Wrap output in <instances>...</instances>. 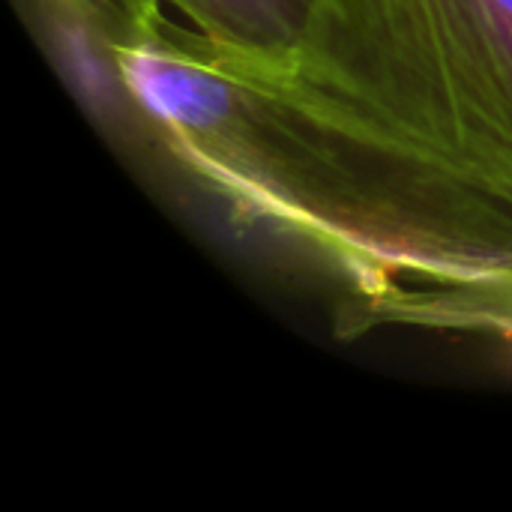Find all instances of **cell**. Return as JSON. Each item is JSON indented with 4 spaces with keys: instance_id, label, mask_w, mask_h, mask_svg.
Segmentation results:
<instances>
[{
    "instance_id": "6da1fadb",
    "label": "cell",
    "mask_w": 512,
    "mask_h": 512,
    "mask_svg": "<svg viewBox=\"0 0 512 512\" xmlns=\"http://www.w3.org/2000/svg\"><path fill=\"white\" fill-rule=\"evenodd\" d=\"M372 42L399 117L512 201V0H306Z\"/></svg>"
},
{
    "instance_id": "7a4b0ae2",
    "label": "cell",
    "mask_w": 512,
    "mask_h": 512,
    "mask_svg": "<svg viewBox=\"0 0 512 512\" xmlns=\"http://www.w3.org/2000/svg\"><path fill=\"white\" fill-rule=\"evenodd\" d=\"M120 72L132 99L177 132H216L237 108L234 87L222 75L147 45L123 51Z\"/></svg>"
},
{
    "instance_id": "3957f363",
    "label": "cell",
    "mask_w": 512,
    "mask_h": 512,
    "mask_svg": "<svg viewBox=\"0 0 512 512\" xmlns=\"http://www.w3.org/2000/svg\"><path fill=\"white\" fill-rule=\"evenodd\" d=\"M192 12L246 48L276 51L303 33L306 0H186Z\"/></svg>"
},
{
    "instance_id": "277c9868",
    "label": "cell",
    "mask_w": 512,
    "mask_h": 512,
    "mask_svg": "<svg viewBox=\"0 0 512 512\" xmlns=\"http://www.w3.org/2000/svg\"><path fill=\"white\" fill-rule=\"evenodd\" d=\"M54 51L69 84L90 108L111 111L117 105V81L111 66L102 57L96 39L78 21H60L54 27Z\"/></svg>"
}]
</instances>
